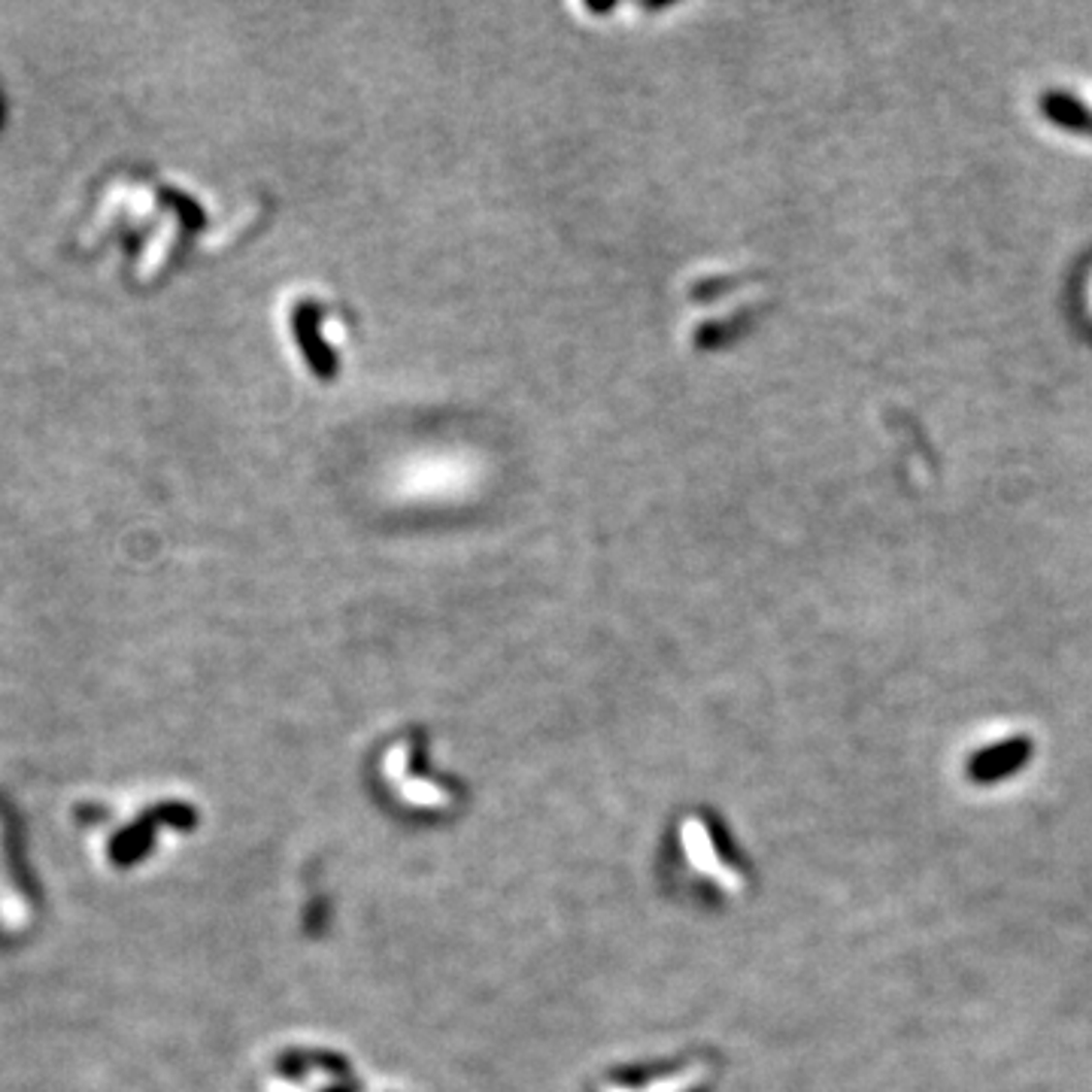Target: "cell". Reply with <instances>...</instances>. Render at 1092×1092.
Returning <instances> with one entry per match:
<instances>
[{"label":"cell","mask_w":1092,"mask_h":1092,"mask_svg":"<svg viewBox=\"0 0 1092 1092\" xmlns=\"http://www.w3.org/2000/svg\"><path fill=\"white\" fill-rule=\"evenodd\" d=\"M1032 756V744L1026 738H1010L1001 744L981 749L971 762H968V774L977 783H995L1004 780L1007 774L1020 771Z\"/></svg>","instance_id":"1"},{"label":"cell","mask_w":1092,"mask_h":1092,"mask_svg":"<svg viewBox=\"0 0 1092 1092\" xmlns=\"http://www.w3.org/2000/svg\"><path fill=\"white\" fill-rule=\"evenodd\" d=\"M1041 109L1047 113L1050 122H1056L1059 128H1068V131H1090L1092 134V113L1071 95H1062V92H1050L1041 98Z\"/></svg>","instance_id":"2"},{"label":"cell","mask_w":1092,"mask_h":1092,"mask_svg":"<svg viewBox=\"0 0 1092 1092\" xmlns=\"http://www.w3.org/2000/svg\"><path fill=\"white\" fill-rule=\"evenodd\" d=\"M147 844H150V832L143 826H137V829L125 832V835H119L113 841V859L119 865H128V862H134V859H140L147 853Z\"/></svg>","instance_id":"3"}]
</instances>
